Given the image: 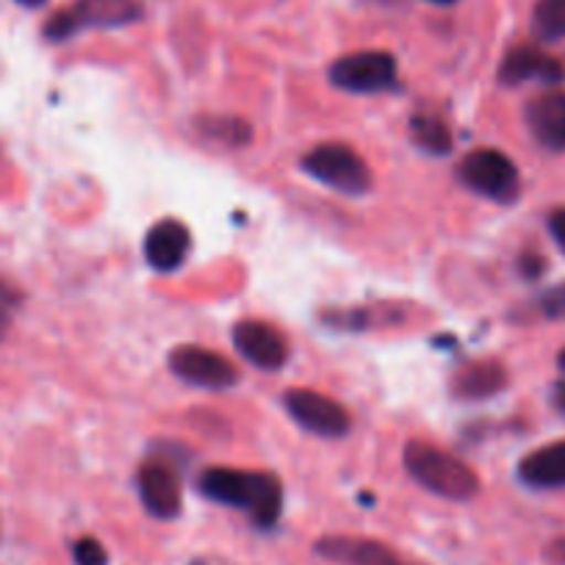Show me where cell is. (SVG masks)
Masks as SVG:
<instances>
[{
    "label": "cell",
    "mask_w": 565,
    "mask_h": 565,
    "mask_svg": "<svg viewBox=\"0 0 565 565\" xmlns=\"http://www.w3.org/2000/svg\"><path fill=\"white\" fill-rule=\"evenodd\" d=\"M411 136L424 153L447 156L452 150V134H449L447 122L433 114H416L411 119Z\"/></svg>",
    "instance_id": "ac0fdd59"
},
{
    "label": "cell",
    "mask_w": 565,
    "mask_h": 565,
    "mask_svg": "<svg viewBox=\"0 0 565 565\" xmlns=\"http://www.w3.org/2000/svg\"><path fill=\"white\" fill-rule=\"evenodd\" d=\"M200 134L209 141H216L222 148H244L249 139H253V128H249L247 119L231 117V114H203V117L194 119Z\"/></svg>",
    "instance_id": "e0dca14e"
},
{
    "label": "cell",
    "mask_w": 565,
    "mask_h": 565,
    "mask_svg": "<svg viewBox=\"0 0 565 565\" xmlns=\"http://www.w3.org/2000/svg\"><path fill=\"white\" fill-rule=\"evenodd\" d=\"M548 231H552L554 242H557V247L565 253V209L554 211L552 216H548Z\"/></svg>",
    "instance_id": "44dd1931"
},
{
    "label": "cell",
    "mask_w": 565,
    "mask_h": 565,
    "mask_svg": "<svg viewBox=\"0 0 565 565\" xmlns=\"http://www.w3.org/2000/svg\"><path fill=\"white\" fill-rule=\"evenodd\" d=\"M430 3H438V7H449V3H455V0H430Z\"/></svg>",
    "instance_id": "484cf974"
},
{
    "label": "cell",
    "mask_w": 565,
    "mask_h": 565,
    "mask_svg": "<svg viewBox=\"0 0 565 565\" xmlns=\"http://www.w3.org/2000/svg\"><path fill=\"white\" fill-rule=\"evenodd\" d=\"M205 499L225 508L244 510L255 526L269 530L282 513V488L275 475L244 469H205L198 480Z\"/></svg>",
    "instance_id": "6da1fadb"
},
{
    "label": "cell",
    "mask_w": 565,
    "mask_h": 565,
    "mask_svg": "<svg viewBox=\"0 0 565 565\" xmlns=\"http://www.w3.org/2000/svg\"><path fill=\"white\" fill-rule=\"evenodd\" d=\"M526 125L546 150H565V92H543L526 106Z\"/></svg>",
    "instance_id": "5bb4252c"
},
{
    "label": "cell",
    "mask_w": 565,
    "mask_h": 565,
    "mask_svg": "<svg viewBox=\"0 0 565 565\" xmlns=\"http://www.w3.org/2000/svg\"><path fill=\"white\" fill-rule=\"evenodd\" d=\"M559 366L565 369V350H563V355H559Z\"/></svg>",
    "instance_id": "4316f807"
},
{
    "label": "cell",
    "mask_w": 565,
    "mask_h": 565,
    "mask_svg": "<svg viewBox=\"0 0 565 565\" xmlns=\"http://www.w3.org/2000/svg\"><path fill=\"white\" fill-rule=\"evenodd\" d=\"M18 3H23V7H42V3H45V0H18Z\"/></svg>",
    "instance_id": "d4e9b609"
},
{
    "label": "cell",
    "mask_w": 565,
    "mask_h": 565,
    "mask_svg": "<svg viewBox=\"0 0 565 565\" xmlns=\"http://www.w3.org/2000/svg\"><path fill=\"white\" fill-rule=\"evenodd\" d=\"M192 565H211V563H205V559H198V563H192Z\"/></svg>",
    "instance_id": "83f0119b"
},
{
    "label": "cell",
    "mask_w": 565,
    "mask_h": 565,
    "mask_svg": "<svg viewBox=\"0 0 565 565\" xmlns=\"http://www.w3.org/2000/svg\"><path fill=\"white\" fill-rule=\"evenodd\" d=\"M282 405L302 430L322 438H341L350 433L352 418L341 402L319 394L313 388H291L282 396Z\"/></svg>",
    "instance_id": "52a82bcc"
},
{
    "label": "cell",
    "mask_w": 565,
    "mask_h": 565,
    "mask_svg": "<svg viewBox=\"0 0 565 565\" xmlns=\"http://www.w3.org/2000/svg\"><path fill=\"white\" fill-rule=\"evenodd\" d=\"M9 311H12V308L0 306V339H3V335H7V330H9Z\"/></svg>",
    "instance_id": "cb8c5ba5"
},
{
    "label": "cell",
    "mask_w": 565,
    "mask_h": 565,
    "mask_svg": "<svg viewBox=\"0 0 565 565\" xmlns=\"http://www.w3.org/2000/svg\"><path fill=\"white\" fill-rule=\"evenodd\" d=\"M532 31L543 42L565 40V0H535Z\"/></svg>",
    "instance_id": "d6986e66"
},
{
    "label": "cell",
    "mask_w": 565,
    "mask_h": 565,
    "mask_svg": "<svg viewBox=\"0 0 565 565\" xmlns=\"http://www.w3.org/2000/svg\"><path fill=\"white\" fill-rule=\"evenodd\" d=\"M565 78V67L548 53L532 45H519L504 56L499 67V81L508 86L526 84V81H543V84H559Z\"/></svg>",
    "instance_id": "4fadbf2b"
},
{
    "label": "cell",
    "mask_w": 565,
    "mask_h": 565,
    "mask_svg": "<svg viewBox=\"0 0 565 565\" xmlns=\"http://www.w3.org/2000/svg\"><path fill=\"white\" fill-rule=\"evenodd\" d=\"M508 385V369L497 361H475L458 369L452 377V394L458 399L477 402L499 394Z\"/></svg>",
    "instance_id": "9a60e30c"
},
{
    "label": "cell",
    "mask_w": 565,
    "mask_h": 565,
    "mask_svg": "<svg viewBox=\"0 0 565 565\" xmlns=\"http://www.w3.org/2000/svg\"><path fill=\"white\" fill-rule=\"evenodd\" d=\"M313 552L335 565H411L399 557V552L383 541L358 535H328L319 537Z\"/></svg>",
    "instance_id": "8fae6325"
},
{
    "label": "cell",
    "mask_w": 565,
    "mask_h": 565,
    "mask_svg": "<svg viewBox=\"0 0 565 565\" xmlns=\"http://www.w3.org/2000/svg\"><path fill=\"white\" fill-rule=\"evenodd\" d=\"M189 249H192V233L172 216L156 222L145 238V258L156 271H175L186 260Z\"/></svg>",
    "instance_id": "7c38bea8"
},
{
    "label": "cell",
    "mask_w": 565,
    "mask_h": 565,
    "mask_svg": "<svg viewBox=\"0 0 565 565\" xmlns=\"http://www.w3.org/2000/svg\"><path fill=\"white\" fill-rule=\"evenodd\" d=\"M75 565H108V552L97 537H78L73 546Z\"/></svg>",
    "instance_id": "ffe728a7"
},
{
    "label": "cell",
    "mask_w": 565,
    "mask_h": 565,
    "mask_svg": "<svg viewBox=\"0 0 565 565\" xmlns=\"http://www.w3.org/2000/svg\"><path fill=\"white\" fill-rule=\"evenodd\" d=\"M458 175L471 192L482 194L488 200H497V203H510V200L519 198V170H515V164L508 156L493 148L471 150L460 161Z\"/></svg>",
    "instance_id": "5b68a950"
},
{
    "label": "cell",
    "mask_w": 565,
    "mask_h": 565,
    "mask_svg": "<svg viewBox=\"0 0 565 565\" xmlns=\"http://www.w3.org/2000/svg\"><path fill=\"white\" fill-rule=\"evenodd\" d=\"M519 477L532 488H565V441L526 455L519 466Z\"/></svg>",
    "instance_id": "2e32d148"
},
{
    "label": "cell",
    "mask_w": 565,
    "mask_h": 565,
    "mask_svg": "<svg viewBox=\"0 0 565 565\" xmlns=\"http://www.w3.org/2000/svg\"><path fill=\"white\" fill-rule=\"evenodd\" d=\"M233 344L253 366L264 369V372H277L282 363L289 361V341H286V335L271 328L269 322H258V319L238 322L233 328Z\"/></svg>",
    "instance_id": "30bf717a"
},
{
    "label": "cell",
    "mask_w": 565,
    "mask_h": 565,
    "mask_svg": "<svg viewBox=\"0 0 565 565\" xmlns=\"http://www.w3.org/2000/svg\"><path fill=\"white\" fill-rule=\"evenodd\" d=\"M402 460H405L407 475L436 497L466 502L480 493V477L475 475V469L436 444L411 441Z\"/></svg>",
    "instance_id": "7a4b0ae2"
},
{
    "label": "cell",
    "mask_w": 565,
    "mask_h": 565,
    "mask_svg": "<svg viewBox=\"0 0 565 565\" xmlns=\"http://www.w3.org/2000/svg\"><path fill=\"white\" fill-rule=\"evenodd\" d=\"M330 81H333V86L352 92V95H374V92L394 89L396 58L385 51L350 53L330 67Z\"/></svg>",
    "instance_id": "8992f818"
},
{
    "label": "cell",
    "mask_w": 565,
    "mask_h": 565,
    "mask_svg": "<svg viewBox=\"0 0 565 565\" xmlns=\"http://www.w3.org/2000/svg\"><path fill=\"white\" fill-rule=\"evenodd\" d=\"M141 14V0H73L67 9L47 20L45 36L51 42H64L84 29H119L139 23Z\"/></svg>",
    "instance_id": "3957f363"
},
{
    "label": "cell",
    "mask_w": 565,
    "mask_h": 565,
    "mask_svg": "<svg viewBox=\"0 0 565 565\" xmlns=\"http://www.w3.org/2000/svg\"><path fill=\"white\" fill-rule=\"evenodd\" d=\"M0 306H7V308L18 306V295H14L3 280H0Z\"/></svg>",
    "instance_id": "603a6c76"
},
{
    "label": "cell",
    "mask_w": 565,
    "mask_h": 565,
    "mask_svg": "<svg viewBox=\"0 0 565 565\" xmlns=\"http://www.w3.org/2000/svg\"><path fill=\"white\" fill-rule=\"evenodd\" d=\"M302 170L317 178L324 186L335 189L341 194H366L372 189L374 178L366 161L350 148V145H319L302 159Z\"/></svg>",
    "instance_id": "277c9868"
},
{
    "label": "cell",
    "mask_w": 565,
    "mask_h": 565,
    "mask_svg": "<svg viewBox=\"0 0 565 565\" xmlns=\"http://www.w3.org/2000/svg\"><path fill=\"white\" fill-rule=\"evenodd\" d=\"M170 369L175 377L186 383L200 385V388H231L238 383V372L225 355L209 350V347L183 344L170 352Z\"/></svg>",
    "instance_id": "ba28073f"
},
{
    "label": "cell",
    "mask_w": 565,
    "mask_h": 565,
    "mask_svg": "<svg viewBox=\"0 0 565 565\" xmlns=\"http://www.w3.org/2000/svg\"><path fill=\"white\" fill-rule=\"evenodd\" d=\"M136 486H139V497L145 510H148L153 519L170 521L181 513L183 504V488L181 477L172 469V463L167 460H145L136 475Z\"/></svg>",
    "instance_id": "9c48e42d"
},
{
    "label": "cell",
    "mask_w": 565,
    "mask_h": 565,
    "mask_svg": "<svg viewBox=\"0 0 565 565\" xmlns=\"http://www.w3.org/2000/svg\"><path fill=\"white\" fill-rule=\"evenodd\" d=\"M546 559L554 565H565V535L554 537L546 546Z\"/></svg>",
    "instance_id": "7402d4cb"
}]
</instances>
